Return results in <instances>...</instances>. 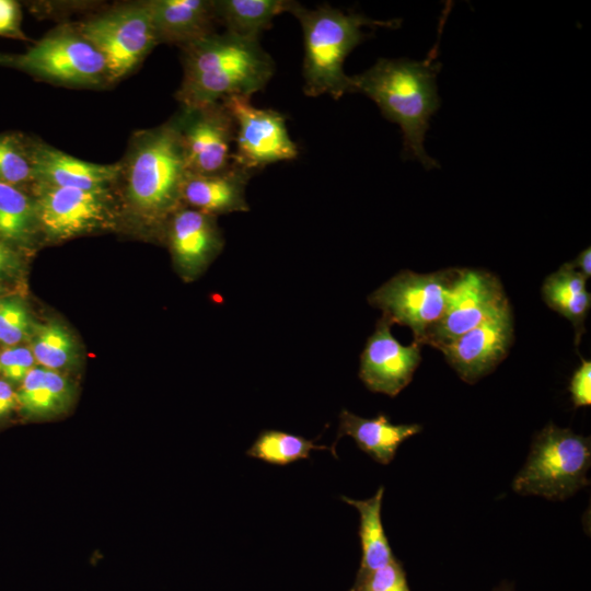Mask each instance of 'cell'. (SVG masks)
Returning <instances> with one entry per match:
<instances>
[{
	"instance_id": "obj_3",
	"label": "cell",
	"mask_w": 591,
	"mask_h": 591,
	"mask_svg": "<svg viewBox=\"0 0 591 591\" xmlns=\"http://www.w3.org/2000/svg\"><path fill=\"white\" fill-rule=\"evenodd\" d=\"M121 162L118 181L131 211L146 225L165 229L183 206L182 190L188 173L182 141L174 121L134 136Z\"/></svg>"
},
{
	"instance_id": "obj_20",
	"label": "cell",
	"mask_w": 591,
	"mask_h": 591,
	"mask_svg": "<svg viewBox=\"0 0 591 591\" xmlns=\"http://www.w3.org/2000/svg\"><path fill=\"white\" fill-rule=\"evenodd\" d=\"M542 297L551 309L570 321L575 328L576 345H578L591 306L587 278L568 262L544 280Z\"/></svg>"
},
{
	"instance_id": "obj_25",
	"label": "cell",
	"mask_w": 591,
	"mask_h": 591,
	"mask_svg": "<svg viewBox=\"0 0 591 591\" xmlns=\"http://www.w3.org/2000/svg\"><path fill=\"white\" fill-rule=\"evenodd\" d=\"M312 450H328L336 454L334 448L316 444L314 440L303 436L265 429L246 450V455L273 465L285 466L299 460H309Z\"/></svg>"
},
{
	"instance_id": "obj_23",
	"label": "cell",
	"mask_w": 591,
	"mask_h": 591,
	"mask_svg": "<svg viewBox=\"0 0 591 591\" xmlns=\"http://www.w3.org/2000/svg\"><path fill=\"white\" fill-rule=\"evenodd\" d=\"M21 410L36 418L65 412L72 401L70 382L57 371L33 368L16 393Z\"/></svg>"
},
{
	"instance_id": "obj_34",
	"label": "cell",
	"mask_w": 591,
	"mask_h": 591,
	"mask_svg": "<svg viewBox=\"0 0 591 591\" xmlns=\"http://www.w3.org/2000/svg\"><path fill=\"white\" fill-rule=\"evenodd\" d=\"M18 264V258L8 243L0 240V277L11 273Z\"/></svg>"
},
{
	"instance_id": "obj_26",
	"label": "cell",
	"mask_w": 591,
	"mask_h": 591,
	"mask_svg": "<svg viewBox=\"0 0 591 591\" xmlns=\"http://www.w3.org/2000/svg\"><path fill=\"white\" fill-rule=\"evenodd\" d=\"M32 354L42 368L53 371L71 366L77 356L72 336L58 322L37 326Z\"/></svg>"
},
{
	"instance_id": "obj_17",
	"label": "cell",
	"mask_w": 591,
	"mask_h": 591,
	"mask_svg": "<svg viewBox=\"0 0 591 591\" xmlns=\"http://www.w3.org/2000/svg\"><path fill=\"white\" fill-rule=\"evenodd\" d=\"M252 175L253 172L234 162L212 174L188 171L182 190L183 206L213 217L248 211L245 189Z\"/></svg>"
},
{
	"instance_id": "obj_2",
	"label": "cell",
	"mask_w": 591,
	"mask_h": 591,
	"mask_svg": "<svg viewBox=\"0 0 591 591\" xmlns=\"http://www.w3.org/2000/svg\"><path fill=\"white\" fill-rule=\"evenodd\" d=\"M434 59L432 55L422 61L380 58L350 77L352 92L370 97L386 119L399 125L404 155L417 159L427 170L439 167L424 148L429 120L440 106L436 83L440 65Z\"/></svg>"
},
{
	"instance_id": "obj_10",
	"label": "cell",
	"mask_w": 591,
	"mask_h": 591,
	"mask_svg": "<svg viewBox=\"0 0 591 591\" xmlns=\"http://www.w3.org/2000/svg\"><path fill=\"white\" fill-rule=\"evenodd\" d=\"M509 304L498 277L462 268L442 317L427 331L421 345L439 349Z\"/></svg>"
},
{
	"instance_id": "obj_35",
	"label": "cell",
	"mask_w": 591,
	"mask_h": 591,
	"mask_svg": "<svg viewBox=\"0 0 591 591\" xmlns=\"http://www.w3.org/2000/svg\"><path fill=\"white\" fill-rule=\"evenodd\" d=\"M571 266L587 279L591 276V250L587 247L572 262Z\"/></svg>"
},
{
	"instance_id": "obj_27",
	"label": "cell",
	"mask_w": 591,
	"mask_h": 591,
	"mask_svg": "<svg viewBox=\"0 0 591 591\" xmlns=\"http://www.w3.org/2000/svg\"><path fill=\"white\" fill-rule=\"evenodd\" d=\"M35 182L28 139L21 135L0 136V183L13 186Z\"/></svg>"
},
{
	"instance_id": "obj_18",
	"label": "cell",
	"mask_w": 591,
	"mask_h": 591,
	"mask_svg": "<svg viewBox=\"0 0 591 591\" xmlns=\"http://www.w3.org/2000/svg\"><path fill=\"white\" fill-rule=\"evenodd\" d=\"M159 43L182 48L216 33L215 0L147 1Z\"/></svg>"
},
{
	"instance_id": "obj_16",
	"label": "cell",
	"mask_w": 591,
	"mask_h": 591,
	"mask_svg": "<svg viewBox=\"0 0 591 591\" xmlns=\"http://www.w3.org/2000/svg\"><path fill=\"white\" fill-rule=\"evenodd\" d=\"M35 183L84 190H108L118 182L121 162L99 164L28 139Z\"/></svg>"
},
{
	"instance_id": "obj_15",
	"label": "cell",
	"mask_w": 591,
	"mask_h": 591,
	"mask_svg": "<svg viewBox=\"0 0 591 591\" xmlns=\"http://www.w3.org/2000/svg\"><path fill=\"white\" fill-rule=\"evenodd\" d=\"M164 233L176 268L188 280L204 271L224 245L216 217L187 206L171 216Z\"/></svg>"
},
{
	"instance_id": "obj_7",
	"label": "cell",
	"mask_w": 591,
	"mask_h": 591,
	"mask_svg": "<svg viewBox=\"0 0 591 591\" xmlns=\"http://www.w3.org/2000/svg\"><path fill=\"white\" fill-rule=\"evenodd\" d=\"M462 268L430 274L401 270L368 297L392 325L407 326L421 345L427 331L443 315Z\"/></svg>"
},
{
	"instance_id": "obj_5",
	"label": "cell",
	"mask_w": 591,
	"mask_h": 591,
	"mask_svg": "<svg viewBox=\"0 0 591 591\" xmlns=\"http://www.w3.org/2000/svg\"><path fill=\"white\" fill-rule=\"evenodd\" d=\"M590 465V438L549 422L533 438L512 488L521 495L565 500L589 485Z\"/></svg>"
},
{
	"instance_id": "obj_13",
	"label": "cell",
	"mask_w": 591,
	"mask_h": 591,
	"mask_svg": "<svg viewBox=\"0 0 591 591\" xmlns=\"http://www.w3.org/2000/svg\"><path fill=\"white\" fill-rule=\"evenodd\" d=\"M512 341L513 316L509 304L439 350L459 376L473 384L496 369L508 356Z\"/></svg>"
},
{
	"instance_id": "obj_32",
	"label": "cell",
	"mask_w": 591,
	"mask_h": 591,
	"mask_svg": "<svg viewBox=\"0 0 591 591\" xmlns=\"http://www.w3.org/2000/svg\"><path fill=\"white\" fill-rule=\"evenodd\" d=\"M22 14L18 2L0 0V36L28 40L21 27Z\"/></svg>"
},
{
	"instance_id": "obj_22",
	"label": "cell",
	"mask_w": 591,
	"mask_h": 591,
	"mask_svg": "<svg viewBox=\"0 0 591 591\" xmlns=\"http://www.w3.org/2000/svg\"><path fill=\"white\" fill-rule=\"evenodd\" d=\"M383 494L384 487L381 486L373 497L366 500L341 496L343 501L358 510L360 518L358 534L361 544V561L355 582L385 566L395 557L381 520Z\"/></svg>"
},
{
	"instance_id": "obj_24",
	"label": "cell",
	"mask_w": 591,
	"mask_h": 591,
	"mask_svg": "<svg viewBox=\"0 0 591 591\" xmlns=\"http://www.w3.org/2000/svg\"><path fill=\"white\" fill-rule=\"evenodd\" d=\"M39 229L34 196L0 183V240L27 243Z\"/></svg>"
},
{
	"instance_id": "obj_12",
	"label": "cell",
	"mask_w": 591,
	"mask_h": 591,
	"mask_svg": "<svg viewBox=\"0 0 591 591\" xmlns=\"http://www.w3.org/2000/svg\"><path fill=\"white\" fill-rule=\"evenodd\" d=\"M172 120L178 131L189 172L212 174L232 164L235 123L221 102L182 107Z\"/></svg>"
},
{
	"instance_id": "obj_21",
	"label": "cell",
	"mask_w": 591,
	"mask_h": 591,
	"mask_svg": "<svg viewBox=\"0 0 591 591\" xmlns=\"http://www.w3.org/2000/svg\"><path fill=\"white\" fill-rule=\"evenodd\" d=\"M297 1L290 0H215L218 23L235 36L259 40L273 20L291 12Z\"/></svg>"
},
{
	"instance_id": "obj_9",
	"label": "cell",
	"mask_w": 591,
	"mask_h": 591,
	"mask_svg": "<svg viewBox=\"0 0 591 591\" xmlns=\"http://www.w3.org/2000/svg\"><path fill=\"white\" fill-rule=\"evenodd\" d=\"M247 96H230L221 103L235 123L232 161L251 171L293 160L298 147L289 136L286 117L274 109L258 108Z\"/></svg>"
},
{
	"instance_id": "obj_11",
	"label": "cell",
	"mask_w": 591,
	"mask_h": 591,
	"mask_svg": "<svg viewBox=\"0 0 591 591\" xmlns=\"http://www.w3.org/2000/svg\"><path fill=\"white\" fill-rule=\"evenodd\" d=\"M39 229L50 239L65 240L104 228L113 221L108 190H84L35 183Z\"/></svg>"
},
{
	"instance_id": "obj_19",
	"label": "cell",
	"mask_w": 591,
	"mask_h": 591,
	"mask_svg": "<svg viewBox=\"0 0 591 591\" xmlns=\"http://www.w3.org/2000/svg\"><path fill=\"white\" fill-rule=\"evenodd\" d=\"M421 429V425L418 424H392L384 414L374 418H362L343 409L339 414L336 442L341 437L348 436L375 462L387 465L395 457L398 447Z\"/></svg>"
},
{
	"instance_id": "obj_6",
	"label": "cell",
	"mask_w": 591,
	"mask_h": 591,
	"mask_svg": "<svg viewBox=\"0 0 591 591\" xmlns=\"http://www.w3.org/2000/svg\"><path fill=\"white\" fill-rule=\"evenodd\" d=\"M0 65L58 84L109 83L104 58L74 25L50 31L22 54H0Z\"/></svg>"
},
{
	"instance_id": "obj_1",
	"label": "cell",
	"mask_w": 591,
	"mask_h": 591,
	"mask_svg": "<svg viewBox=\"0 0 591 591\" xmlns=\"http://www.w3.org/2000/svg\"><path fill=\"white\" fill-rule=\"evenodd\" d=\"M184 77L176 93L182 107H199L230 96L262 91L275 72L259 40L228 32L208 35L183 47Z\"/></svg>"
},
{
	"instance_id": "obj_4",
	"label": "cell",
	"mask_w": 591,
	"mask_h": 591,
	"mask_svg": "<svg viewBox=\"0 0 591 591\" xmlns=\"http://www.w3.org/2000/svg\"><path fill=\"white\" fill-rule=\"evenodd\" d=\"M290 13L298 19L303 33L304 94L312 97L328 94L335 100L352 93L344 61L368 37L362 28H396L401 23L399 20H371L328 4L310 10L297 2Z\"/></svg>"
},
{
	"instance_id": "obj_28",
	"label": "cell",
	"mask_w": 591,
	"mask_h": 591,
	"mask_svg": "<svg viewBox=\"0 0 591 591\" xmlns=\"http://www.w3.org/2000/svg\"><path fill=\"white\" fill-rule=\"evenodd\" d=\"M30 329L25 304L18 299L0 301V341L13 346L22 341Z\"/></svg>"
},
{
	"instance_id": "obj_31",
	"label": "cell",
	"mask_w": 591,
	"mask_h": 591,
	"mask_svg": "<svg viewBox=\"0 0 591 591\" xmlns=\"http://www.w3.org/2000/svg\"><path fill=\"white\" fill-rule=\"evenodd\" d=\"M569 392L575 407L591 404V362L582 359L580 367L573 372Z\"/></svg>"
},
{
	"instance_id": "obj_8",
	"label": "cell",
	"mask_w": 591,
	"mask_h": 591,
	"mask_svg": "<svg viewBox=\"0 0 591 591\" xmlns=\"http://www.w3.org/2000/svg\"><path fill=\"white\" fill-rule=\"evenodd\" d=\"M76 26L104 58L109 83L130 73L159 44L147 1L116 7Z\"/></svg>"
},
{
	"instance_id": "obj_33",
	"label": "cell",
	"mask_w": 591,
	"mask_h": 591,
	"mask_svg": "<svg viewBox=\"0 0 591 591\" xmlns=\"http://www.w3.org/2000/svg\"><path fill=\"white\" fill-rule=\"evenodd\" d=\"M16 406V393L9 382L0 380V419L7 417Z\"/></svg>"
},
{
	"instance_id": "obj_30",
	"label": "cell",
	"mask_w": 591,
	"mask_h": 591,
	"mask_svg": "<svg viewBox=\"0 0 591 591\" xmlns=\"http://www.w3.org/2000/svg\"><path fill=\"white\" fill-rule=\"evenodd\" d=\"M34 363L32 351L24 347H10L0 354V373L7 382L22 383Z\"/></svg>"
},
{
	"instance_id": "obj_14",
	"label": "cell",
	"mask_w": 591,
	"mask_h": 591,
	"mask_svg": "<svg viewBox=\"0 0 591 591\" xmlns=\"http://www.w3.org/2000/svg\"><path fill=\"white\" fill-rule=\"evenodd\" d=\"M384 316L376 322L360 356L359 378L374 393L396 396L412 381L421 361V345H402Z\"/></svg>"
},
{
	"instance_id": "obj_36",
	"label": "cell",
	"mask_w": 591,
	"mask_h": 591,
	"mask_svg": "<svg viewBox=\"0 0 591 591\" xmlns=\"http://www.w3.org/2000/svg\"><path fill=\"white\" fill-rule=\"evenodd\" d=\"M494 591H514L512 586L506 583L497 587Z\"/></svg>"
},
{
	"instance_id": "obj_29",
	"label": "cell",
	"mask_w": 591,
	"mask_h": 591,
	"mask_svg": "<svg viewBox=\"0 0 591 591\" xmlns=\"http://www.w3.org/2000/svg\"><path fill=\"white\" fill-rule=\"evenodd\" d=\"M349 591H410L403 565L395 557L354 583Z\"/></svg>"
}]
</instances>
